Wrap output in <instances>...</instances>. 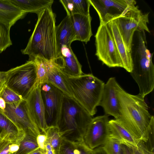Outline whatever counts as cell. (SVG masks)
<instances>
[{
	"label": "cell",
	"instance_id": "obj_1",
	"mask_svg": "<svg viewBox=\"0 0 154 154\" xmlns=\"http://www.w3.org/2000/svg\"><path fill=\"white\" fill-rule=\"evenodd\" d=\"M116 92L121 114L117 120L136 139L146 143L154 128V117L149 113L144 98L128 93L118 83Z\"/></svg>",
	"mask_w": 154,
	"mask_h": 154
},
{
	"label": "cell",
	"instance_id": "obj_2",
	"mask_svg": "<svg viewBox=\"0 0 154 154\" xmlns=\"http://www.w3.org/2000/svg\"><path fill=\"white\" fill-rule=\"evenodd\" d=\"M38 15V20L22 54L30 59L38 57L57 63L58 54L56 38V15L51 7L47 8Z\"/></svg>",
	"mask_w": 154,
	"mask_h": 154
},
{
	"label": "cell",
	"instance_id": "obj_3",
	"mask_svg": "<svg viewBox=\"0 0 154 154\" xmlns=\"http://www.w3.org/2000/svg\"><path fill=\"white\" fill-rule=\"evenodd\" d=\"M131 53L133 68L130 73L138 85V94L145 98L154 88L153 53L147 48L145 32H134Z\"/></svg>",
	"mask_w": 154,
	"mask_h": 154
},
{
	"label": "cell",
	"instance_id": "obj_4",
	"mask_svg": "<svg viewBox=\"0 0 154 154\" xmlns=\"http://www.w3.org/2000/svg\"><path fill=\"white\" fill-rule=\"evenodd\" d=\"M92 117L73 98L64 94L56 126L63 138L79 141L83 139Z\"/></svg>",
	"mask_w": 154,
	"mask_h": 154
},
{
	"label": "cell",
	"instance_id": "obj_5",
	"mask_svg": "<svg viewBox=\"0 0 154 154\" xmlns=\"http://www.w3.org/2000/svg\"><path fill=\"white\" fill-rule=\"evenodd\" d=\"M69 79L73 98L93 116L100 102L105 83L92 74Z\"/></svg>",
	"mask_w": 154,
	"mask_h": 154
},
{
	"label": "cell",
	"instance_id": "obj_6",
	"mask_svg": "<svg viewBox=\"0 0 154 154\" xmlns=\"http://www.w3.org/2000/svg\"><path fill=\"white\" fill-rule=\"evenodd\" d=\"M6 72L5 85L25 100L36 80L34 62L29 60L25 63Z\"/></svg>",
	"mask_w": 154,
	"mask_h": 154
},
{
	"label": "cell",
	"instance_id": "obj_7",
	"mask_svg": "<svg viewBox=\"0 0 154 154\" xmlns=\"http://www.w3.org/2000/svg\"><path fill=\"white\" fill-rule=\"evenodd\" d=\"M149 14L143 13L135 5L124 16L113 20L128 51L131 52L133 35L136 31L150 33L147 26Z\"/></svg>",
	"mask_w": 154,
	"mask_h": 154
},
{
	"label": "cell",
	"instance_id": "obj_8",
	"mask_svg": "<svg viewBox=\"0 0 154 154\" xmlns=\"http://www.w3.org/2000/svg\"><path fill=\"white\" fill-rule=\"evenodd\" d=\"M95 55L109 67L123 68L122 59L107 24H100L95 36Z\"/></svg>",
	"mask_w": 154,
	"mask_h": 154
},
{
	"label": "cell",
	"instance_id": "obj_9",
	"mask_svg": "<svg viewBox=\"0 0 154 154\" xmlns=\"http://www.w3.org/2000/svg\"><path fill=\"white\" fill-rule=\"evenodd\" d=\"M99 16L100 24L109 22L124 16L136 5L134 0H89Z\"/></svg>",
	"mask_w": 154,
	"mask_h": 154
},
{
	"label": "cell",
	"instance_id": "obj_10",
	"mask_svg": "<svg viewBox=\"0 0 154 154\" xmlns=\"http://www.w3.org/2000/svg\"><path fill=\"white\" fill-rule=\"evenodd\" d=\"M2 112L20 131L33 135L36 137L41 133L29 113L25 100L18 104H6L5 110Z\"/></svg>",
	"mask_w": 154,
	"mask_h": 154
},
{
	"label": "cell",
	"instance_id": "obj_11",
	"mask_svg": "<svg viewBox=\"0 0 154 154\" xmlns=\"http://www.w3.org/2000/svg\"><path fill=\"white\" fill-rule=\"evenodd\" d=\"M41 94L47 124L48 126H56L64 94L59 89L48 82L42 85Z\"/></svg>",
	"mask_w": 154,
	"mask_h": 154
},
{
	"label": "cell",
	"instance_id": "obj_12",
	"mask_svg": "<svg viewBox=\"0 0 154 154\" xmlns=\"http://www.w3.org/2000/svg\"><path fill=\"white\" fill-rule=\"evenodd\" d=\"M108 116L105 114L93 118L88 125L83 140L91 149L103 145L110 136Z\"/></svg>",
	"mask_w": 154,
	"mask_h": 154
},
{
	"label": "cell",
	"instance_id": "obj_13",
	"mask_svg": "<svg viewBox=\"0 0 154 154\" xmlns=\"http://www.w3.org/2000/svg\"><path fill=\"white\" fill-rule=\"evenodd\" d=\"M42 85L35 83L25 99L29 113L41 133L45 134L48 127L45 119V109L41 94Z\"/></svg>",
	"mask_w": 154,
	"mask_h": 154
},
{
	"label": "cell",
	"instance_id": "obj_14",
	"mask_svg": "<svg viewBox=\"0 0 154 154\" xmlns=\"http://www.w3.org/2000/svg\"><path fill=\"white\" fill-rule=\"evenodd\" d=\"M118 83L115 77L109 78L105 84L99 106L103 108L105 115L113 116L119 120L121 114L119 103L117 97L116 88Z\"/></svg>",
	"mask_w": 154,
	"mask_h": 154
},
{
	"label": "cell",
	"instance_id": "obj_15",
	"mask_svg": "<svg viewBox=\"0 0 154 154\" xmlns=\"http://www.w3.org/2000/svg\"><path fill=\"white\" fill-rule=\"evenodd\" d=\"M62 71L69 77H75L83 74L82 66L72 49L71 47H63L57 63Z\"/></svg>",
	"mask_w": 154,
	"mask_h": 154
},
{
	"label": "cell",
	"instance_id": "obj_16",
	"mask_svg": "<svg viewBox=\"0 0 154 154\" xmlns=\"http://www.w3.org/2000/svg\"><path fill=\"white\" fill-rule=\"evenodd\" d=\"M48 83L59 89L64 94L73 98L69 77L57 63L48 61Z\"/></svg>",
	"mask_w": 154,
	"mask_h": 154
},
{
	"label": "cell",
	"instance_id": "obj_17",
	"mask_svg": "<svg viewBox=\"0 0 154 154\" xmlns=\"http://www.w3.org/2000/svg\"><path fill=\"white\" fill-rule=\"evenodd\" d=\"M69 16L76 41L87 43L93 35L91 25L92 18L90 15L76 14Z\"/></svg>",
	"mask_w": 154,
	"mask_h": 154
},
{
	"label": "cell",
	"instance_id": "obj_18",
	"mask_svg": "<svg viewBox=\"0 0 154 154\" xmlns=\"http://www.w3.org/2000/svg\"><path fill=\"white\" fill-rule=\"evenodd\" d=\"M56 38L59 59L62 47L64 46L70 47L72 43L76 41L69 16L66 15L56 26Z\"/></svg>",
	"mask_w": 154,
	"mask_h": 154
},
{
	"label": "cell",
	"instance_id": "obj_19",
	"mask_svg": "<svg viewBox=\"0 0 154 154\" xmlns=\"http://www.w3.org/2000/svg\"><path fill=\"white\" fill-rule=\"evenodd\" d=\"M107 24L111 31L122 59L123 68L128 72L131 73L133 68L131 52L128 50L114 21L112 20Z\"/></svg>",
	"mask_w": 154,
	"mask_h": 154
},
{
	"label": "cell",
	"instance_id": "obj_20",
	"mask_svg": "<svg viewBox=\"0 0 154 154\" xmlns=\"http://www.w3.org/2000/svg\"><path fill=\"white\" fill-rule=\"evenodd\" d=\"M27 14L23 11L10 0H0V21L11 28Z\"/></svg>",
	"mask_w": 154,
	"mask_h": 154
},
{
	"label": "cell",
	"instance_id": "obj_21",
	"mask_svg": "<svg viewBox=\"0 0 154 154\" xmlns=\"http://www.w3.org/2000/svg\"><path fill=\"white\" fill-rule=\"evenodd\" d=\"M110 136L122 144L131 148H136L139 141L136 139L117 120H109Z\"/></svg>",
	"mask_w": 154,
	"mask_h": 154
},
{
	"label": "cell",
	"instance_id": "obj_22",
	"mask_svg": "<svg viewBox=\"0 0 154 154\" xmlns=\"http://www.w3.org/2000/svg\"><path fill=\"white\" fill-rule=\"evenodd\" d=\"M23 11L27 14L33 13L38 15L45 8L51 7L53 0H10Z\"/></svg>",
	"mask_w": 154,
	"mask_h": 154
},
{
	"label": "cell",
	"instance_id": "obj_23",
	"mask_svg": "<svg viewBox=\"0 0 154 154\" xmlns=\"http://www.w3.org/2000/svg\"><path fill=\"white\" fill-rule=\"evenodd\" d=\"M67 15L79 14L89 15L91 4L89 0H60Z\"/></svg>",
	"mask_w": 154,
	"mask_h": 154
},
{
	"label": "cell",
	"instance_id": "obj_24",
	"mask_svg": "<svg viewBox=\"0 0 154 154\" xmlns=\"http://www.w3.org/2000/svg\"><path fill=\"white\" fill-rule=\"evenodd\" d=\"M46 141L51 145L55 154H58L63 138L58 128L56 126L48 127L45 134Z\"/></svg>",
	"mask_w": 154,
	"mask_h": 154
},
{
	"label": "cell",
	"instance_id": "obj_25",
	"mask_svg": "<svg viewBox=\"0 0 154 154\" xmlns=\"http://www.w3.org/2000/svg\"><path fill=\"white\" fill-rule=\"evenodd\" d=\"M36 137L28 134H25L20 142L18 150L11 154H30L39 148Z\"/></svg>",
	"mask_w": 154,
	"mask_h": 154
},
{
	"label": "cell",
	"instance_id": "obj_26",
	"mask_svg": "<svg viewBox=\"0 0 154 154\" xmlns=\"http://www.w3.org/2000/svg\"><path fill=\"white\" fill-rule=\"evenodd\" d=\"M6 131L0 133V154H11L10 148L15 143H20L23 138Z\"/></svg>",
	"mask_w": 154,
	"mask_h": 154
},
{
	"label": "cell",
	"instance_id": "obj_27",
	"mask_svg": "<svg viewBox=\"0 0 154 154\" xmlns=\"http://www.w3.org/2000/svg\"><path fill=\"white\" fill-rule=\"evenodd\" d=\"M35 63L36 69L37 79L35 83L42 84L48 82V61L40 57L30 59Z\"/></svg>",
	"mask_w": 154,
	"mask_h": 154
},
{
	"label": "cell",
	"instance_id": "obj_28",
	"mask_svg": "<svg viewBox=\"0 0 154 154\" xmlns=\"http://www.w3.org/2000/svg\"><path fill=\"white\" fill-rule=\"evenodd\" d=\"M6 131L20 137L25 135L24 132L20 131L14 124L7 118L0 110V133Z\"/></svg>",
	"mask_w": 154,
	"mask_h": 154
},
{
	"label": "cell",
	"instance_id": "obj_29",
	"mask_svg": "<svg viewBox=\"0 0 154 154\" xmlns=\"http://www.w3.org/2000/svg\"><path fill=\"white\" fill-rule=\"evenodd\" d=\"M11 28L0 21V53L12 45L10 36Z\"/></svg>",
	"mask_w": 154,
	"mask_h": 154
},
{
	"label": "cell",
	"instance_id": "obj_30",
	"mask_svg": "<svg viewBox=\"0 0 154 154\" xmlns=\"http://www.w3.org/2000/svg\"><path fill=\"white\" fill-rule=\"evenodd\" d=\"M0 96L4 99L6 104H18L25 100L6 86L1 92Z\"/></svg>",
	"mask_w": 154,
	"mask_h": 154
},
{
	"label": "cell",
	"instance_id": "obj_31",
	"mask_svg": "<svg viewBox=\"0 0 154 154\" xmlns=\"http://www.w3.org/2000/svg\"><path fill=\"white\" fill-rule=\"evenodd\" d=\"M122 145L110 135L102 146L107 154H119L122 149Z\"/></svg>",
	"mask_w": 154,
	"mask_h": 154
},
{
	"label": "cell",
	"instance_id": "obj_32",
	"mask_svg": "<svg viewBox=\"0 0 154 154\" xmlns=\"http://www.w3.org/2000/svg\"><path fill=\"white\" fill-rule=\"evenodd\" d=\"M58 154H78L74 142L63 138Z\"/></svg>",
	"mask_w": 154,
	"mask_h": 154
},
{
	"label": "cell",
	"instance_id": "obj_33",
	"mask_svg": "<svg viewBox=\"0 0 154 154\" xmlns=\"http://www.w3.org/2000/svg\"><path fill=\"white\" fill-rule=\"evenodd\" d=\"M74 142L78 154H92L93 149L86 145L83 139Z\"/></svg>",
	"mask_w": 154,
	"mask_h": 154
},
{
	"label": "cell",
	"instance_id": "obj_34",
	"mask_svg": "<svg viewBox=\"0 0 154 154\" xmlns=\"http://www.w3.org/2000/svg\"><path fill=\"white\" fill-rule=\"evenodd\" d=\"M132 149L134 154H154V152L148 149L144 142L142 140L138 142L137 147Z\"/></svg>",
	"mask_w": 154,
	"mask_h": 154
},
{
	"label": "cell",
	"instance_id": "obj_35",
	"mask_svg": "<svg viewBox=\"0 0 154 154\" xmlns=\"http://www.w3.org/2000/svg\"><path fill=\"white\" fill-rule=\"evenodd\" d=\"M36 140L39 148L43 151H45V144L47 140L45 135L41 133L37 136Z\"/></svg>",
	"mask_w": 154,
	"mask_h": 154
},
{
	"label": "cell",
	"instance_id": "obj_36",
	"mask_svg": "<svg viewBox=\"0 0 154 154\" xmlns=\"http://www.w3.org/2000/svg\"><path fill=\"white\" fill-rule=\"evenodd\" d=\"M6 77V71H0V94L5 86Z\"/></svg>",
	"mask_w": 154,
	"mask_h": 154
},
{
	"label": "cell",
	"instance_id": "obj_37",
	"mask_svg": "<svg viewBox=\"0 0 154 154\" xmlns=\"http://www.w3.org/2000/svg\"><path fill=\"white\" fill-rule=\"evenodd\" d=\"M45 154H55L50 144L47 141L45 144Z\"/></svg>",
	"mask_w": 154,
	"mask_h": 154
},
{
	"label": "cell",
	"instance_id": "obj_38",
	"mask_svg": "<svg viewBox=\"0 0 154 154\" xmlns=\"http://www.w3.org/2000/svg\"><path fill=\"white\" fill-rule=\"evenodd\" d=\"M92 154H107L102 146L93 149Z\"/></svg>",
	"mask_w": 154,
	"mask_h": 154
},
{
	"label": "cell",
	"instance_id": "obj_39",
	"mask_svg": "<svg viewBox=\"0 0 154 154\" xmlns=\"http://www.w3.org/2000/svg\"><path fill=\"white\" fill-rule=\"evenodd\" d=\"M6 104L4 99L0 96V110L2 112L5 110L6 107Z\"/></svg>",
	"mask_w": 154,
	"mask_h": 154
},
{
	"label": "cell",
	"instance_id": "obj_40",
	"mask_svg": "<svg viewBox=\"0 0 154 154\" xmlns=\"http://www.w3.org/2000/svg\"><path fill=\"white\" fill-rule=\"evenodd\" d=\"M123 147L126 154H134L132 148L123 145Z\"/></svg>",
	"mask_w": 154,
	"mask_h": 154
},
{
	"label": "cell",
	"instance_id": "obj_41",
	"mask_svg": "<svg viewBox=\"0 0 154 154\" xmlns=\"http://www.w3.org/2000/svg\"><path fill=\"white\" fill-rule=\"evenodd\" d=\"M30 154H45V151L39 148Z\"/></svg>",
	"mask_w": 154,
	"mask_h": 154
},
{
	"label": "cell",
	"instance_id": "obj_42",
	"mask_svg": "<svg viewBox=\"0 0 154 154\" xmlns=\"http://www.w3.org/2000/svg\"><path fill=\"white\" fill-rule=\"evenodd\" d=\"M119 154H126L125 153V152L124 151V149L123 148V145H122V149Z\"/></svg>",
	"mask_w": 154,
	"mask_h": 154
}]
</instances>
